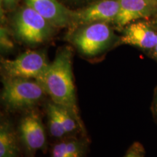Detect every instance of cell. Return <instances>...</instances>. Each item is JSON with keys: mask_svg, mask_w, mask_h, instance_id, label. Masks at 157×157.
Listing matches in <instances>:
<instances>
[{"mask_svg": "<svg viewBox=\"0 0 157 157\" xmlns=\"http://www.w3.org/2000/svg\"><path fill=\"white\" fill-rule=\"evenodd\" d=\"M120 42L143 50H154L157 44V32L147 23H129L124 31Z\"/></svg>", "mask_w": 157, "mask_h": 157, "instance_id": "obj_10", "label": "cell"}, {"mask_svg": "<svg viewBox=\"0 0 157 157\" xmlns=\"http://www.w3.org/2000/svg\"><path fill=\"white\" fill-rule=\"evenodd\" d=\"M47 113L48 116L49 128L50 132L56 138L62 139L66 134V131L63 127L58 112V105L53 102L48 103L47 105Z\"/></svg>", "mask_w": 157, "mask_h": 157, "instance_id": "obj_13", "label": "cell"}, {"mask_svg": "<svg viewBox=\"0 0 157 157\" xmlns=\"http://www.w3.org/2000/svg\"><path fill=\"white\" fill-rule=\"evenodd\" d=\"M1 45L5 49H10L13 48V44L10 41L5 29H1Z\"/></svg>", "mask_w": 157, "mask_h": 157, "instance_id": "obj_16", "label": "cell"}, {"mask_svg": "<svg viewBox=\"0 0 157 157\" xmlns=\"http://www.w3.org/2000/svg\"><path fill=\"white\" fill-rule=\"evenodd\" d=\"M5 77L37 79L44 73L49 63L43 51L28 50L13 60L2 59Z\"/></svg>", "mask_w": 157, "mask_h": 157, "instance_id": "obj_4", "label": "cell"}, {"mask_svg": "<svg viewBox=\"0 0 157 157\" xmlns=\"http://www.w3.org/2000/svg\"><path fill=\"white\" fill-rule=\"evenodd\" d=\"M114 35L105 22L86 25L74 34V44L82 55L95 56L107 50L112 44Z\"/></svg>", "mask_w": 157, "mask_h": 157, "instance_id": "obj_5", "label": "cell"}, {"mask_svg": "<svg viewBox=\"0 0 157 157\" xmlns=\"http://www.w3.org/2000/svg\"><path fill=\"white\" fill-rule=\"evenodd\" d=\"M119 15L114 22L119 28L157 14V0H119Z\"/></svg>", "mask_w": 157, "mask_h": 157, "instance_id": "obj_8", "label": "cell"}, {"mask_svg": "<svg viewBox=\"0 0 157 157\" xmlns=\"http://www.w3.org/2000/svg\"><path fill=\"white\" fill-rule=\"evenodd\" d=\"M13 27L17 38L29 44L44 42L52 36L55 28L29 6L20 10L15 14Z\"/></svg>", "mask_w": 157, "mask_h": 157, "instance_id": "obj_3", "label": "cell"}, {"mask_svg": "<svg viewBox=\"0 0 157 157\" xmlns=\"http://www.w3.org/2000/svg\"><path fill=\"white\" fill-rule=\"evenodd\" d=\"M87 145L84 140L71 137L56 143L50 157H86Z\"/></svg>", "mask_w": 157, "mask_h": 157, "instance_id": "obj_11", "label": "cell"}, {"mask_svg": "<svg viewBox=\"0 0 157 157\" xmlns=\"http://www.w3.org/2000/svg\"><path fill=\"white\" fill-rule=\"evenodd\" d=\"M119 12V0H102L72 13V23L87 25L98 22H115Z\"/></svg>", "mask_w": 157, "mask_h": 157, "instance_id": "obj_7", "label": "cell"}, {"mask_svg": "<svg viewBox=\"0 0 157 157\" xmlns=\"http://www.w3.org/2000/svg\"><path fill=\"white\" fill-rule=\"evenodd\" d=\"M2 82V101L11 110L30 109L47 95L36 79L5 77Z\"/></svg>", "mask_w": 157, "mask_h": 157, "instance_id": "obj_2", "label": "cell"}, {"mask_svg": "<svg viewBox=\"0 0 157 157\" xmlns=\"http://www.w3.org/2000/svg\"><path fill=\"white\" fill-rule=\"evenodd\" d=\"M72 50L68 47L60 49L45 72L37 78L47 95L56 105L67 109L76 119L80 129L84 127L76 103L72 71Z\"/></svg>", "mask_w": 157, "mask_h": 157, "instance_id": "obj_1", "label": "cell"}, {"mask_svg": "<svg viewBox=\"0 0 157 157\" xmlns=\"http://www.w3.org/2000/svg\"><path fill=\"white\" fill-rule=\"evenodd\" d=\"M58 112L66 134L73 133L76 132L78 128L80 129L77 121L67 109L58 105Z\"/></svg>", "mask_w": 157, "mask_h": 157, "instance_id": "obj_14", "label": "cell"}, {"mask_svg": "<svg viewBox=\"0 0 157 157\" xmlns=\"http://www.w3.org/2000/svg\"><path fill=\"white\" fill-rule=\"evenodd\" d=\"M19 132L25 152L29 157H34L39 150L46 146V135L40 116L31 111L25 114L19 124Z\"/></svg>", "mask_w": 157, "mask_h": 157, "instance_id": "obj_6", "label": "cell"}, {"mask_svg": "<svg viewBox=\"0 0 157 157\" xmlns=\"http://www.w3.org/2000/svg\"><path fill=\"white\" fill-rule=\"evenodd\" d=\"M27 6L34 9L55 28H62L72 23L73 11L58 0H25Z\"/></svg>", "mask_w": 157, "mask_h": 157, "instance_id": "obj_9", "label": "cell"}, {"mask_svg": "<svg viewBox=\"0 0 157 157\" xmlns=\"http://www.w3.org/2000/svg\"><path fill=\"white\" fill-rule=\"evenodd\" d=\"M152 109H153V113H154V117L157 121V87L155 90L154 96V101H153V105H152Z\"/></svg>", "mask_w": 157, "mask_h": 157, "instance_id": "obj_17", "label": "cell"}, {"mask_svg": "<svg viewBox=\"0 0 157 157\" xmlns=\"http://www.w3.org/2000/svg\"><path fill=\"white\" fill-rule=\"evenodd\" d=\"M145 149L139 142H135L129 147L124 157H144Z\"/></svg>", "mask_w": 157, "mask_h": 157, "instance_id": "obj_15", "label": "cell"}, {"mask_svg": "<svg viewBox=\"0 0 157 157\" xmlns=\"http://www.w3.org/2000/svg\"><path fill=\"white\" fill-rule=\"evenodd\" d=\"M17 2V0H2V2H3L4 5L7 7H13Z\"/></svg>", "mask_w": 157, "mask_h": 157, "instance_id": "obj_18", "label": "cell"}, {"mask_svg": "<svg viewBox=\"0 0 157 157\" xmlns=\"http://www.w3.org/2000/svg\"><path fill=\"white\" fill-rule=\"evenodd\" d=\"M154 56L156 57V58L157 59V44L154 49Z\"/></svg>", "mask_w": 157, "mask_h": 157, "instance_id": "obj_19", "label": "cell"}, {"mask_svg": "<svg viewBox=\"0 0 157 157\" xmlns=\"http://www.w3.org/2000/svg\"><path fill=\"white\" fill-rule=\"evenodd\" d=\"M20 149L10 124L3 121L0 127V157H19Z\"/></svg>", "mask_w": 157, "mask_h": 157, "instance_id": "obj_12", "label": "cell"}]
</instances>
